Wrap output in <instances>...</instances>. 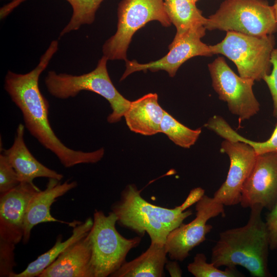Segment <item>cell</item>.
Returning <instances> with one entry per match:
<instances>
[{"label":"cell","instance_id":"obj_1","mask_svg":"<svg viewBox=\"0 0 277 277\" xmlns=\"http://www.w3.org/2000/svg\"><path fill=\"white\" fill-rule=\"evenodd\" d=\"M58 48V41L53 40L37 65L27 73L8 71L5 78V90L21 111L25 127L30 133L53 153L65 167L96 163L104 156L103 148L91 152L72 149L60 141L50 124L49 103L40 91L38 81Z\"/></svg>","mask_w":277,"mask_h":277},{"label":"cell","instance_id":"obj_2","mask_svg":"<svg viewBox=\"0 0 277 277\" xmlns=\"http://www.w3.org/2000/svg\"><path fill=\"white\" fill-rule=\"evenodd\" d=\"M204 194L203 188H194L181 205L170 209L149 203L141 195V191L134 184H129L111 209L121 226L141 237L146 232L151 243L165 244L169 233L192 214V210L186 209Z\"/></svg>","mask_w":277,"mask_h":277},{"label":"cell","instance_id":"obj_3","mask_svg":"<svg viewBox=\"0 0 277 277\" xmlns=\"http://www.w3.org/2000/svg\"><path fill=\"white\" fill-rule=\"evenodd\" d=\"M247 224L224 231L212 249L211 262L216 267H244L254 277L270 276L268 267L269 236L261 217L263 206L255 205Z\"/></svg>","mask_w":277,"mask_h":277},{"label":"cell","instance_id":"obj_4","mask_svg":"<svg viewBox=\"0 0 277 277\" xmlns=\"http://www.w3.org/2000/svg\"><path fill=\"white\" fill-rule=\"evenodd\" d=\"M108 61L103 55L94 70L79 75L49 71L45 78L47 89L53 97L62 100L74 97L82 91L97 93L105 98L112 108L108 122H118L131 101L125 98L112 83L107 68Z\"/></svg>","mask_w":277,"mask_h":277},{"label":"cell","instance_id":"obj_5","mask_svg":"<svg viewBox=\"0 0 277 277\" xmlns=\"http://www.w3.org/2000/svg\"><path fill=\"white\" fill-rule=\"evenodd\" d=\"M117 217L95 210L93 225L87 235L91 248L90 266L94 277L110 276L126 262L128 252L138 246L140 236L127 239L116 230Z\"/></svg>","mask_w":277,"mask_h":277},{"label":"cell","instance_id":"obj_6","mask_svg":"<svg viewBox=\"0 0 277 277\" xmlns=\"http://www.w3.org/2000/svg\"><path fill=\"white\" fill-rule=\"evenodd\" d=\"M210 31L262 36L277 31L273 9L266 0H225L204 25Z\"/></svg>","mask_w":277,"mask_h":277},{"label":"cell","instance_id":"obj_7","mask_svg":"<svg viewBox=\"0 0 277 277\" xmlns=\"http://www.w3.org/2000/svg\"><path fill=\"white\" fill-rule=\"evenodd\" d=\"M275 44L273 34L256 36L227 31L221 42L209 47L213 54H221L232 61L241 77L259 81L270 73Z\"/></svg>","mask_w":277,"mask_h":277},{"label":"cell","instance_id":"obj_8","mask_svg":"<svg viewBox=\"0 0 277 277\" xmlns=\"http://www.w3.org/2000/svg\"><path fill=\"white\" fill-rule=\"evenodd\" d=\"M116 32L103 46V55L108 60L126 61L127 51L134 34L152 21L168 27L171 22L164 0H122L117 8Z\"/></svg>","mask_w":277,"mask_h":277},{"label":"cell","instance_id":"obj_9","mask_svg":"<svg viewBox=\"0 0 277 277\" xmlns=\"http://www.w3.org/2000/svg\"><path fill=\"white\" fill-rule=\"evenodd\" d=\"M212 87L220 100L240 121L250 118L260 110V104L252 90L254 81L236 75L223 57L208 65Z\"/></svg>","mask_w":277,"mask_h":277},{"label":"cell","instance_id":"obj_10","mask_svg":"<svg viewBox=\"0 0 277 277\" xmlns=\"http://www.w3.org/2000/svg\"><path fill=\"white\" fill-rule=\"evenodd\" d=\"M195 208L194 219L187 224L183 223L167 237L165 246L172 260L183 261L190 251L205 241L206 235L213 228L207 224L209 220L220 214L225 216L224 205L205 194L195 203Z\"/></svg>","mask_w":277,"mask_h":277},{"label":"cell","instance_id":"obj_11","mask_svg":"<svg viewBox=\"0 0 277 277\" xmlns=\"http://www.w3.org/2000/svg\"><path fill=\"white\" fill-rule=\"evenodd\" d=\"M206 29L200 26L190 30L182 38L168 47L169 52L162 58L146 64H141L136 60L126 61V70L120 81L130 74L140 71L150 70L156 72L166 71L170 77H173L180 66L189 59L196 56H210L213 55L209 46L201 40L205 35Z\"/></svg>","mask_w":277,"mask_h":277},{"label":"cell","instance_id":"obj_12","mask_svg":"<svg viewBox=\"0 0 277 277\" xmlns=\"http://www.w3.org/2000/svg\"><path fill=\"white\" fill-rule=\"evenodd\" d=\"M221 152L228 155L230 167L225 181L213 195L214 200L224 206L240 203L243 187L254 165L257 154L249 144L225 139Z\"/></svg>","mask_w":277,"mask_h":277},{"label":"cell","instance_id":"obj_13","mask_svg":"<svg viewBox=\"0 0 277 277\" xmlns=\"http://www.w3.org/2000/svg\"><path fill=\"white\" fill-rule=\"evenodd\" d=\"M277 201V153L257 155L253 168L242 190L244 208L260 205L271 210Z\"/></svg>","mask_w":277,"mask_h":277},{"label":"cell","instance_id":"obj_14","mask_svg":"<svg viewBox=\"0 0 277 277\" xmlns=\"http://www.w3.org/2000/svg\"><path fill=\"white\" fill-rule=\"evenodd\" d=\"M41 190L33 183L21 182L0 195V239L17 244L23 239L26 209Z\"/></svg>","mask_w":277,"mask_h":277},{"label":"cell","instance_id":"obj_15","mask_svg":"<svg viewBox=\"0 0 277 277\" xmlns=\"http://www.w3.org/2000/svg\"><path fill=\"white\" fill-rule=\"evenodd\" d=\"M77 185L75 181H67L61 183L57 180L49 179L46 188L36 193L27 206L24 221L23 243L28 242L32 228L38 224L60 222L73 227L81 222L61 221L52 216L50 212L51 207L56 199L75 188Z\"/></svg>","mask_w":277,"mask_h":277},{"label":"cell","instance_id":"obj_16","mask_svg":"<svg viewBox=\"0 0 277 277\" xmlns=\"http://www.w3.org/2000/svg\"><path fill=\"white\" fill-rule=\"evenodd\" d=\"M25 127L22 124L18 125L12 145L3 151L14 169L20 183H33L37 177L54 179L60 181L63 178V174L40 163L28 149L24 141Z\"/></svg>","mask_w":277,"mask_h":277},{"label":"cell","instance_id":"obj_17","mask_svg":"<svg viewBox=\"0 0 277 277\" xmlns=\"http://www.w3.org/2000/svg\"><path fill=\"white\" fill-rule=\"evenodd\" d=\"M91 256L86 235L67 248L38 277H94Z\"/></svg>","mask_w":277,"mask_h":277},{"label":"cell","instance_id":"obj_18","mask_svg":"<svg viewBox=\"0 0 277 277\" xmlns=\"http://www.w3.org/2000/svg\"><path fill=\"white\" fill-rule=\"evenodd\" d=\"M164 112L158 102L157 94L149 93L131 102L124 117L131 131L152 135L161 133Z\"/></svg>","mask_w":277,"mask_h":277},{"label":"cell","instance_id":"obj_19","mask_svg":"<svg viewBox=\"0 0 277 277\" xmlns=\"http://www.w3.org/2000/svg\"><path fill=\"white\" fill-rule=\"evenodd\" d=\"M165 244L151 243L140 256L125 262L111 277H162L168 261Z\"/></svg>","mask_w":277,"mask_h":277},{"label":"cell","instance_id":"obj_20","mask_svg":"<svg viewBox=\"0 0 277 277\" xmlns=\"http://www.w3.org/2000/svg\"><path fill=\"white\" fill-rule=\"evenodd\" d=\"M93 223V219L91 217H88L84 222H81L73 227L71 235L64 241H62V235H59L51 249L31 262L24 270L18 273L14 272L11 277L38 276L67 248L86 236Z\"/></svg>","mask_w":277,"mask_h":277},{"label":"cell","instance_id":"obj_21","mask_svg":"<svg viewBox=\"0 0 277 277\" xmlns=\"http://www.w3.org/2000/svg\"><path fill=\"white\" fill-rule=\"evenodd\" d=\"M164 3L166 12L176 29L171 43L179 41L191 29L204 26L207 21L195 4L188 0H164Z\"/></svg>","mask_w":277,"mask_h":277},{"label":"cell","instance_id":"obj_22","mask_svg":"<svg viewBox=\"0 0 277 277\" xmlns=\"http://www.w3.org/2000/svg\"><path fill=\"white\" fill-rule=\"evenodd\" d=\"M71 5L72 13L70 21L60 33V37L78 30L84 25L92 24L96 12L104 0H65Z\"/></svg>","mask_w":277,"mask_h":277},{"label":"cell","instance_id":"obj_23","mask_svg":"<svg viewBox=\"0 0 277 277\" xmlns=\"http://www.w3.org/2000/svg\"><path fill=\"white\" fill-rule=\"evenodd\" d=\"M201 132V128L191 129L165 111L161 124V133L165 134L176 145L190 148L195 143Z\"/></svg>","mask_w":277,"mask_h":277},{"label":"cell","instance_id":"obj_24","mask_svg":"<svg viewBox=\"0 0 277 277\" xmlns=\"http://www.w3.org/2000/svg\"><path fill=\"white\" fill-rule=\"evenodd\" d=\"M217 134L225 139L241 141L249 144L254 149L257 155L269 152L277 153V123L271 136L262 142H256L244 137L226 122L220 125Z\"/></svg>","mask_w":277,"mask_h":277},{"label":"cell","instance_id":"obj_25","mask_svg":"<svg viewBox=\"0 0 277 277\" xmlns=\"http://www.w3.org/2000/svg\"><path fill=\"white\" fill-rule=\"evenodd\" d=\"M188 271L195 277H236L243 276L235 267H226L224 270H220L212 263L207 262L204 253H197L193 261L187 266Z\"/></svg>","mask_w":277,"mask_h":277},{"label":"cell","instance_id":"obj_26","mask_svg":"<svg viewBox=\"0 0 277 277\" xmlns=\"http://www.w3.org/2000/svg\"><path fill=\"white\" fill-rule=\"evenodd\" d=\"M20 182L17 175L3 153L0 155V194H4L16 187Z\"/></svg>","mask_w":277,"mask_h":277},{"label":"cell","instance_id":"obj_27","mask_svg":"<svg viewBox=\"0 0 277 277\" xmlns=\"http://www.w3.org/2000/svg\"><path fill=\"white\" fill-rule=\"evenodd\" d=\"M15 244L0 239V276L11 277L16 266Z\"/></svg>","mask_w":277,"mask_h":277},{"label":"cell","instance_id":"obj_28","mask_svg":"<svg viewBox=\"0 0 277 277\" xmlns=\"http://www.w3.org/2000/svg\"><path fill=\"white\" fill-rule=\"evenodd\" d=\"M270 61L272 70L270 73L264 77L263 80L265 82L270 90L273 103V115L277 118V48L272 50Z\"/></svg>","mask_w":277,"mask_h":277},{"label":"cell","instance_id":"obj_29","mask_svg":"<svg viewBox=\"0 0 277 277\" xmlns=\"http://www.w3.org/2000/svg\"><path fill=\"white\" fill-rule=\"evenodd\" d=\"M265 223L268 232L269 248L271 250L275 249L277 248V201L267 215Z\"/></svg>","mask_w":277,"mask_h":277},{"label":"cell","instance_id":"obj_30","mask_svg":"<svg viewBox=\"0 0 277 277\" xmlns=\"http://www.w3.org/2000/svg\"><path fill=\"white\" fill-rule=\"evenodd\" d=\"M177 261L176 260L168 261L165 266L166 269L172 277H181L182 275V270Z\"/></svg>","mask_w":277,"mask_h":277},{"label":"cell","instance_id":"obj_31","mask_svg":"<svg viewBox=\"0 0 277 277\" xmlns=\"http://www.w3.org/2000/svg\"><path fill=\"white\" fill-rule=\"evenodd\" d=\"M26 0H11V2L1 8L0 15L1 19L9 14L16 7Z\"/></svg>","mask_w":277,"mask_h":277},{"label":"cell","instance_id":"obj_32","mask_svg":"<svg viewBox=\"0 0 277 277\" xmlns=\"http://www.w3.org/2000/svg\"><path fill=\"white\" fill-rule=\"evenodd\" d=\"M272 6L273 9L275 17L277 22V0H275L274 4Z\"/></svg>","mask_w":277,"mask_h":277},{"label":"cell","instance_id":"obj_33","mask_svg":"<svg viewBox=\"0 0 277 277\" xmlns=\"http://www.w3.org/2000/svg\"><path fill=\"white\" fill-rule=\"evenodd\" d=\"M194 4H196V3L199 1V0H188Z\"/></svg>","mask_w":277,"mask_h":277}]
</instances>
